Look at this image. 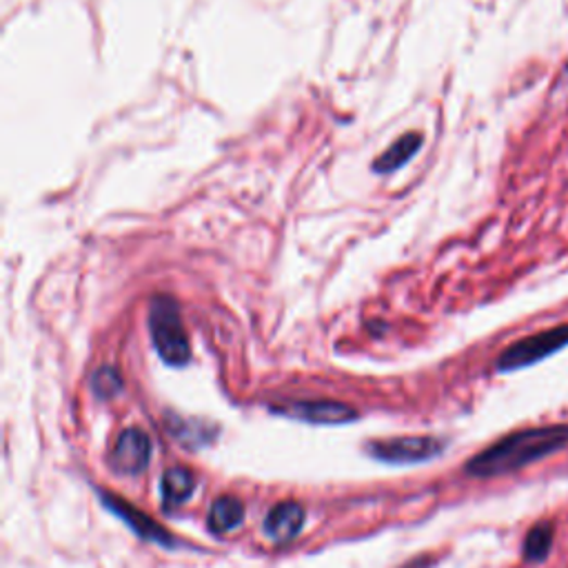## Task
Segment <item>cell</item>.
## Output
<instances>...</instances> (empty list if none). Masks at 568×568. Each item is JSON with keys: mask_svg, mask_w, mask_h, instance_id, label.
I'll return each instance as SVG.
<instances>
[{"mask_svg": "<svg viewBox=\"0 0 568 568\" xmlns=\"http://www.w3.org/2000/svg\"><path fill=\"white\" fill-rule=\"evenodd\" d=\"M242 522H244V504H242L238 497H231V495L218 497V500L212 504L210 520H206V525H210V529H212L216 535L231 533V531H236Z\"/></svg>", "mask_w": 568, "mask_h": 568, "instance_id": "obj_11", "label": "cell"}, {"mask_svg": "<svg viewBox=\"0 0 568 568\" xmlns=\"http://www.w3.org/2000/svg\"><path fill=\"white\" fill-rule=\"evenodd\" d=\"M151 459V440L140 429H125L110 455L112 469L125 476H136L147 469Z\"/></svg>", "mask_w": 568, "mask_h": 568, "instance_id": "obj_7", "label": "cell"}, {"mask_svg": "<svg viewBox=\"0 0 568 568\" xmlns=\"http://www.w3.org/2000/svg\"><path fill=\"white\" fill-rule=\"evenodd\" d=\"M568 444V427L551 425L515 431L493 446L484 449L467 464V471L476 478H497L518 469L529 467V464L564 449Z\"/></svg>", "mask_w": 568, "mask_h": 568, "instance_id": "obj_1", "label": "cell"}, {"mask_svg": "<svg viewBox=\"0 0 568 568\" xmlns=\"http://www.w3.org/2000/svg\"><path fill=\"white\" fill-rule=\"evenodd\" d=\"M287 418L302 420L308 425H346L357 418V411L349 404L333 402V400H304V402H289L280 408H274Z\"/></svg>", "mask_w": 568, "mask_h": 568, "instance_id": "obj_5", "label": "cell"}, {"mask_svg": "<svg viewBox=\"0 0 568 568\" xmlns=\"http://www.w3.org/2000/svg\"><path fill=\"white\" fill-rule=\"evenodd\" d=\"M369 453L389 464H418L442 453V442L429 436H408L371 442Z\"/></svg>", "mask_w": 568, "mask_h": 568, "instance_id": "obj_4", "label": "cell"}, {"mask_svg": "<svg viewBox=\"0 0 568 568\" xmlns=\"http://www.w3.org/2000/svg\"><path fill=\"white\" fill-rule=\"evenodd\" d=\"M91 389L98 397L108 400V397H114L123 391V378L118 376L116 369L112 367H102L98 369L93 376H91Z\"/></svg>", "mask_w": 568, "mask_h": 568, "instance_id": "obj_13", "label": "cell"}, {"mask_svg": "<svg viewBox=\"0 0 568 568\" xmlns=\"http://www.w3.org/2000/svg\"><path fill=\"white\" fill-rule=\"evenodd\" d=\"M100 497H102V504H105L114 515H118V518H121L136 535H140L142 540L153 542V544H161V546H176V540L169 535V531L163 529L156 520H151L147 513L138 510L136 506H131L129 502L116 497L114 493L100 491Z\"/></svg>", "mask_w": 568, "mask_h": 568, "instance_id": "obj_6", "label": "cell"}, {"mask_svg": "<svg viewBox=\"0 0 568 568\" xmlns=\"http://www.w3.org/2000/svg\"><path fill=\"white\" fill-rule=\"evenodd\" d=\"M564 346H568V325H559L553 327L548 331L529 336L525 340H518L515 344H510L497 359V369L500 371H518L525 367H531L540 359L561 351Z\"/></svg>", "mask_w": 568, "mask_h": 568, "instance_id": "obj_3", "label": "cell"}, {"mask_svg": "<svg viewBox=\"0 0 568 568\" xmlns=\"http://www.w3.org/2000/svg\"><path fill=\"white\" fill-rule=\"evenodd\" d=\"M195 491V476L185 467H172L161 482V495L165 508L182 506Z\"/></svg>", "mask_w": 568, "mask_h": 568, "instance_id": "obj_10", "label": "cell"}, {"mask_svg": "<svg viewBox=\"0 0 568 568\" xmlns=\"http://www.w3.org/2000/svg\"><path fill=\"white\" fill-rule=\"evenodd\" d=\"M551 544H553V529H551V525H538L527 535L525 557L529 561H540V559H544L548 555Z\"/></svg>", "mask_w": 568, "mask_h": 568, "instance_id": "obj_12", "label": "cell"}, {"mask_svg": "<svg viewBox=\"0 0 568 568\" xmlns=\"http://www.w3.org/2000/svg\"><path fill=\"white\" fill-rule=\"evenodd\" d=\"M149 333L159 355L169 367H185L191 359V346L185 331L180 304L167 293L153 295L149 302Z\"/></svg>", "mask_w": 568, "mask_h": 568, "instance_id": "obj_2", "label": "cell"}, {"mask_svg": "<svg viewBox=\"0 0 568 568\" xmlns=\"http://www.w3.org/2000/svg\"><path fill=\"white\" fill-rule=\"evenodd\" d=\"M304 508L298 502H280L276 504L269 513H267V520H265V533L278 542H291L300 535L302 527H304Z\"/></svg>", "mask_w": 568, "mask_h": 568, "instance_id": "obj_8", "label": "cell"}, {"mask_svg": "<svg viewBox=\"0 0 568 568\" xmlns=\"http://www.w3.org/2000/svg\"><path fill=\"white\" fill-rule=\"evenodd\" d=\"M425 142V136L418 134V131H408L404 136H400L391 147H387L380 156L374 161L371 169L380 176L384 174H393L397 172L400 167H404L413 156H416V153L420 151Z\"/></svg>", "mask_w": 568, "mask_h": 568, "instance_id": "obj_9", "label": "cell"}]
</instances>
